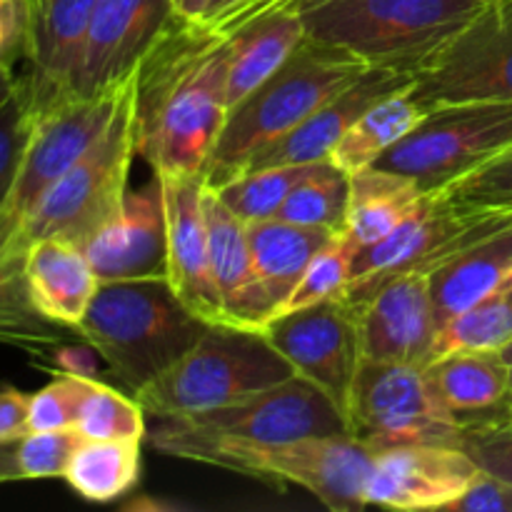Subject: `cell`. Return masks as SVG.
Listing matches in <instances>:
<instances>
[{
	"mask_svg": "<svg viewBox=\"0 0 512 512\" xmlns=\"http://www.w3.org/2000/svg\"><path fill=\"white\" fill-rule=\"evenodd\" d=\"M230 40L173 18L135 70L138 155L155 173H203L225 118Z\"/></svg>",
	"mask_w": 512,
	"mask_h": 512,
	"instance_id": "1",
	"label": "cell"
},
{
	"mask_svg": "<svg viewBox=\"0 0 512 512\" xmlns=\"http://www.w3.org/2000/svg\"><path fill=\"white\" fill-rule=\"evenodd\" d=\"M153 420L148 430L150 445L170 458L248 475L275 488L298 485L335 512H355L368 505L365 490L378 450L353 435L253 443L193 433L160 418Z\"/></svg>",
	"mask_w": 512,
	"mask_h": 512,
	"instance_id": "2",
	"label": "cell"
},
{
	"mask_svg": "<svg viewBox=\"0 0 512 512\" xmlns=\"http://www.w3.org/2000/svg\"><path fill=\"white\" fill-rule=\"evenodd\" d=\"M365 68L368 63L348 50L305 35L298 50L230 110L203 170L205 185L215 190L243 173Z\"/></svg>",
	"mask_w": 512,
	"mask_h": 512,
	"instance_id": "3",
	"label": "cell"
},
{
	"mask_svg": "<svg viewBox=\"0 0 512 512\" xmlns=\"http://www.w3.org/2000/svg\"><path fill=\"white\" fill-rule=\"evenodd\" d=\"M213 323L180 300L168 278L100 283L75 333L133 395L178 363Z\"/></svg>",
	"mask_w": 512,
	"mask_h": 512,
	"instance_id": "4",
	"label": "cell"
},
{
	"mask_svg": "<svg viewBox=\"0 0 512 512\" xmlns=\"http://www.w3.org/2000/svg\"><path fill=\"white\" fill-rule=\"evenodd\" d=\"M483 0H305V35L335 45L368 65L413 70L463 28Z\"/></svg>",
	"mask_w": 512,
	"mask_h": 512,
	"instance_id": "5",
	"label": "cell"
},
{
	"mask_svg": "<svg viewBox=\"0 0 512 512\" xmlns=\"http://www.w3.org/2000/svg\"><path fill=\"white\" fill-rule=\"evenodd\" d=\"M293 375V365L260 330L218 323L135 400L148 418H175L223 408Z\"/></svg>",
	"mask_w": 512,
	"mask_h": 512,
	"instance_id": "6",
	"label": "cell"
},
{
	"mask_svg": "<svg viewBox=\"0 0 512 512\" xmlns=\"http://www.w3.org/2000/svg\"><path fill=\"white\" fill-rule=\"evenodd\" d=\"M138 158L135 133V75L103 138L60 175L23 218V235L33 240L60 238L83 248L120 213L128 178Z\"/></svg>",
	"mask_w": 512,
	"mask_h": 512,
	"instance_id": "7",
	"label": "cell"
},
{
	"mask_svg": "<svg viewBox=\"0 0 512 512\" xmlns=\"http://www.w3.org/2000/svg\"><path fill=\"white\" fill-rule=\"evenodd\" d=\"M508 223H512V210L475 208L445 193H425L393 233L355 250L343 298L360 308L393 278L430 275L460 250Z\"/></svg>",
	"mask_w": 512,
	"mask_h": 512,
	"instance_id": "8",
	"label": "cell"
},
{
	"mask_svg": "<svg viewBox=\"0 0 512 512\" xmlns=\"http://www.w3.org/2000/svg\"><path fill=\"white\" fill-rule=\"evenodd\" d=\"M512 148V103L435 105L370 168L440 193Z\"/></svg>",
	"mask_w": 512,
	"mask_h": 512,
	"instance_id": "9",
	"label": "cell"
},
{
	"mask_svg": "<svg viewBox=\"0 0 512 512\" xmlns=\"http://www.w3.org/2000/svg\"><path fill=\"white\" fill-rule=\"evenodd\" d=\"M413 73L410 93L425 110L448 103H512V0H485Z\"/></svg>",
	"mask_w": 512,
	"mask_h": 512,
	"instance_id": "10",
	"label": "cell"
},
{
	"mask_svg": "<svg viewBox=\"0 0 512 512\" xmlns=\"http://www.w3.org/2000/svg\"><path fill=\"white\" fill-rule=\"evenodd\" d=\"M348 430L370 448L458 445L463 428L418 365L363 360L348 405Z\"/></svg>",
	"mask_w": 512,
	"mask_h": 512,
	"instance_id": "11",
	"label": "cell"
},
{
	"mask_svg": "<svg viewBox=\"0 0 512 512\" xmlns=\"http://www.w3.org/2000/svg\"><path fill=\"white\" fill-rule=\"evenodd\" d=\"M160 420L180 430L253 443L350 435L348 420L338 405L298 373L223 408Z\"/></svg>",
	"mask_w": 512,
	"mask_h": 512,
	"instance_id": "12",
	"label": "cell"
},
{
	"mask_svg": "<svg viewBox=\"0 0 512 512\" xmlns=\"http://www.w3.org/2000/svg\"><path fill=\"white\" fill-rule=\"evenodd\" d=\"M260 333L293 365L298 375L318 385L348 420L350 393L363 363L360 310L335 295L308 308L278 313Z\"/></svg>",
	"mask_w": 512,
	"mask_h": 512,
	"instance_id": "13",
	"label": "cell"
},
{
	"mask_svg": "<svg viewBox=\"0 0 512 512\" xmlns=\"http://www.w3.org/2000/svg\"><path fill=\"white\" fill-rule=\"evenodd\" d=\"M133 75L98 93H63L38 103L33 135L25 148L18 183L10 195V203L20 213H28L35 200L103 138L128 93Z\"/></svg>",
	"mask_w": 512,
	"mask_h": 512,
	"instance_id": "14",
	"label": "cell"
},
{
	"mask_svg": "<svg viewBox=\"0 0 512 512\" xmlns=\"http://www.w3.org/2000/svg\"><path fill=\"white\" fill-rule=\"evenodd\" d=\"M480 473L460 445L410 443L375 453L365 500L390 510H445Z\"/></svg>",
	"mask_w": 512,
	"mask_h": 512,
	"instance_id": "15",
	"label": "cell"
},
{
	"mask_svg": "<svg viewBox=\"0 0 512 512\" xmlns=\"http://www.w3.org/2000/svg\"><path fill=\"white\" fill-rule=\"evenodd\" d=\"M363 360L428 368L440 355V323L428 275H400L360 305Z\"/></svg>",
	"mask_w": 512,
	"mask_h": 512,
	"instance_id": "16",
	"label": "cell"
},
{
	"mask_svg": "<svg viewBox=\"0 0 512 512\" xmlns=\"http://www.w3.org/2000/svg\"><path fill=\"white\" fill-rule=\"evenodd\" d=\"M100 283L168 278V220L163 180L155 173L128 190L120 213L83 245Z\"/></svg>",
	"mask_w": 512,
	"mask_h": 512,
	"instance_id": "17",
	"label": "cell"
},
{
	"mask_svg": "<svg viewBox=\"0 0 512 512\" xmlns=\"http://www.w3.org/2000/svg\"><path fill=\"white\" fill-rule=\"evenodd\" d=\"M168 220V283L208 323H223V303L210 270L203 173H158Z\"/></svg>",
	"mask_w": 512,
	"mask_h": 512,
	"instance_id": "18",
	"label": "cell"
},
{
	"mask_svg": "<svg viewBox=\"0 0 512 512\" xmlns=\"http://www.w3.org/2000/svg\"><path fill=\"white\" fill-rule=\"evenodd\" d=\"M173 18V0H98L75 93L128 80Z\"/></svg>",
	"mask_w": 512,
	"mask_h": 512,
	"instance_id": "19",
	"label": "cell"
},
{
	"mask_svg": "<svg viewBox=\"0 0 512 512\" xmlns=\"http://www.w3.org/2000/svg\"><path fill=\"white\" fill-rule=\"evenodd\" d=\"M415 73L398 65H368L350 85L325 100L313 115L303 120L285 138L270 145L245 170L273 168V165H308L330 160L335 145L340 143L350 125L380 98L413 90ZM243 170V173H245Z\"/></svg>",
	"mask_w": 512,
	"mask_h": 512,
	"instance_id": "20",
	"label": "cell"
},
{
	"mask_svg": "<svg viewBox=\"0 0 512 512\" xmlns=\"http://www.w3.org/2000/svg\"><path fill=\"white\" fill-rule=\"evenodd\" d=\"M98 0H25L28 83L38 103L75 93Z\"/></svg>",
	"mask_w": 512,
	"mask_h": 512,
	"instance_id": "21",
	"label": "cell"
},
{
	"mask_svg": "<svg viewBox=\"0 0 512 512\" xmlns=\"http://www.w3.org/2000/svg\"><path fill=\"white\" fill-rule=\"evenodd\" d=\"M205 220H208L210 270L223 303V323L263 330L273 315L255 280L248 223H243L208 185H205Z\"/></svg>",
	"mask_w": 512,
	"mask_h": 512,
	"instance_id": "22",
	"label": "cell"
},
{
	"mask_svg": "<svg viewBox=\"0 0 512 512\" xmlns=\"http://www.w3.org/2000/svg\"><path fill=\"white\" fill-rule=\"evenodd\" d=\"M425 370L463 430L512 418L510 373L500 350H448Z\"/></svg>",
	"mask_w": 512,
	"mask_h": 512,
	"instance_id": "23",
	"label": "cell"
},
{
	"mask_svg": "<svg viewBox=\"0 0 512 512\" xmlns=\"http://www.w3.org/2000/svg\"><path fill=\"white\" fill-rule=\"evenodd\" d=\"M25 275L38 313L68 330L78 328L100 285L85 250L60 238L30 243Z\"/></svg>",
	"mask_w": 512,
	"mask_h": 512,
	"instance_id": "24",
	"label": "cell"
},
{
	"mask_svg": "<svg viewBox=\"0 0 512 512\" xmlns=\"http://www.w3.org/2000/svg\"><path fill=\"white\" fill-rule=\"evenodd\" d=\"M508 278H512V223L475 240L428 275L440 333L455 315L473 308Z\"/></svg>",
	"mask_w": 512,
	"mask_h": 512,
	"instance_id": "25",
	"label": "cell"
},
{
	"mask_svg": "<svg viewBox=\"0 0 512 512\" xmlns=\"http://www.w3.org/2000/svg\"><path fill=\"white\" fill-rule=\"evenodd\" d=\"M335 235L338 233L295 225L280 218L248 223L255 280L273 318L283 310L285 300L290 298L313 255L325 248Z\"/></svg>",
	"mask_w": 512,
	"mask_h": 512,
	"instance_id": "26",
	"label": "cell"
},
{
	"mask_svg": "<svg viewBox=\"0 0 512 512\" xmlns=\"http://www.w3.org/2000/svg\"><path fill=\"white\" fill-rule=\"evenodd\" d=\"M225 38L230 40L225 85V105L230 113L298 50L305 40V25L298 13H278L255 20Z\"/></svg>",
	"mask_w": 512,
	"mask_h": 512,
	"instance_id": "27",
	"label": "cell"
},
{
	"mask_svg": "<svg viewBox=\"0 0 512 512\" xmlns=\"http://www.w3.org/2000/svg\"><path fill=\"white\" fill-rule=\"evenodd\" d=\"M423 190L403 175L365 168L350 175V210L345 238L355 250L393 233L423 200Z\"/></svg>",
	"mask_w": 512,
	"mask_h": 512,
	"instance_id": "28",
	"label": "cell"
},
{
	"mask_svg": "<svg viewBox=\"0 0 512 512\" xmlns=\"http://www.w3.org/2000/svg\"><path fill=\"white\" fill-rule=\"evenodd\" d=\"M428 110L413 98L410 90L393 93L370 105L348 128L330 153V163L348 175L370 168L385 150L403 140Z\"/></svg>",
	"mask_w": 512,
	"mask_h": 512,
	"instance_id": "29",
	"label": "cell"
},
{
	"mask_svg": "<svg viewBox=\"0 0 512 512\" xmlns=\"http://www.w3.org/2000/svg\"><path fill=\"white\" fill-rule=\"evenodd\" d=\"M30 240L20 230L18 238L0 253V343L25 350L50 348L63 340V325L38 313L28 290L25 260Z\"/></svg>",
	"mask_w": 512,
	"mask_h": 512,
	"instance_id": "30",
	"label": "cell"
},
{
	"mask_svg": "<svg viewBox=\"0 0 512 512\" xmlns=\"http://www.w3.org/2000/svg\"><path fill=\"white\" fill-rule=\"evenodd\" d=\"M140 443L143 440L83 438L65 468L63 480L90 503H113L138 483Z\"/></svg>",
	"mask_w": 512,
	"mask_h": 512,
	"instance_id": "31",
	"label": "cell"
},
{
	"mask_svg": "<svg viewBox=\"0 0 512 512\" xmlns=\"http://www.w3.org/2000/svg\"><path fill=\"white\" fill-rule=\"evenodd\" d=\"M350 210V175L320 160L308 170L303 180L290 190L278 218L295 225H310L343 235L348 228Z\"/></svg>",
	"mask_w": 512,
	"mask_h": 512,
	"instance_id": "32",
	"label": "cell"
},
{
	"mask_svg": "<svg viewBox=\"0 0 512 512\" xmlns=\"http://www.w3.org/2000/svg\"><path fill=\"white\" fill-rule=\"evenodd\" d=\"M313 165L315 163L273 165V168L245 170V173L235 175L233 180L215 188V193L243 223L278 218L290 190L308 175Z\"/></svg>",
	"mask_w": 512,
	"mask_h": 512,
	"instance_id": "33",
	"label": "cell"
},
{
	"mask_svg": "<svg viewBox=\"0 0 512 512\" xmlns=\"http://www.w3.org/2000/svg\"><path fill=\"white\" fill-rule=\"evenodd\" d=\"M510 340L512 278L445 325L443 333H440V353H448V350H503Z\"/></svg>",
	"mask_w": 512,
	"mask_h": 512,
	"instance_id": "34",
	"label": "cell"
},
{
	"mask_svg": "<svg viewBox=\"0 0 512 512\" xmlns=\"http://www.w3.org/2000/svg\"><path fill=\"white\" fill-rule=\"evenodd\" d=\"M145 410L135 398H125L118 390L85 378L83 395H80L75 430L88 440H143L148 435L145 428Z\"/></svg>",
	"mask_w": 512,
	"mask_h": 512,
	"instance_id": "35",
	"label": "cell"
},
{
	"mask_svg": "<svg viewBox=\"0 0 512 512\" xmlns=\"http://www.w3.org/2000/svg\"><path fill=\"white\" fill-rule=\"evenodd\" d=\"M35 113H38V100L33 85L23 75L13 95L0 105V208L8 203L18 183L25 148L33 135Z\"/></svg>",
	"mask_w": 512,
	"mask_h": 512,
	"instance_id": "36",
	"label": "cell"
},
{
	"mask_svg": "<svg viewBox=\"0 0 512 512\" xmlns=\"http://www.w3.org/2000/svg\"><path fill=\"white\" fill-rule=\"evenodd\" d=\"M355 248L345 235H335L325 248H320L300 275L298 285L290 298L285 300L280 313L288 310L308 308V305L323 303V300L343 295L350 283V268H353Z\"/></svg>",
	"mask_w": 512,
	"mask_h": 512,
	"instance_id": "37",
	"label": "cell"
},
{
	"mask_svg": "<svg viewBox=\"0 0 512 512\" xmlns=\"http://www.w3.org/2000/svg\"><path fill=\"white\" fill-rule=\"evenodd\" d=\"M83 435L75 428L28 433L18 440V458L23 480L63 478Z\"/></svg>",
	"mask_w": 512,
	"mask_h": 512,
	"instance_id": "38",
	"label": "cell"
},
{
	"mask_svg": "<svg viewBox=\"0 0 512 512\" xmlns=\"http://www.w3.org/2000/svg\"><path fill=\"white\" fill-rule=\"evenodd\" d=\"M85 378L80 373H60L50 380L45 388L30 395L28 405V430L43 433V430H65L75 428L78 418L80 395H83Z\"/></svg>",
	"mask_w": 512,
	"mask_h": 512,
	"instance_id": "39",
	"label": "cell"
},
{
	"mask_svg": "<svg viewBox=\"0 0 512 512\" xmlns=\"http://www.w3.org/2000/svg\"><path fill=\"white\" fill-rule=\"evenodd\" d=\"M440 193L475 208L512 210V148Z\"/></svg>",
	"mask_w": 512,
	"mask_h": 512,
	"instance_id": "40",
	"label": "cell"
},
{
	"mask_svg": "<svg viewBox=\"0 0 512 512\" xmlns=\"http://www.w3.org/2000/svg\"><path fill=\"white\" fill-rule=\"evenodd\" d=\"M458 445L480 470L512 485V418L463 430Z\"/></svg>",
	"mask_w": 512,
	"mask_h": 512,
	"instance_id": "41",
	"label": "cell"
},
{
	"mask_svg": "<svg viewBox=\"0 0 512 512\" xmlns=\"http://www.w3.org/2000/svg\"><path fill=\"white\" fill-rule=\"evenodd\" d=\"M448 512H512V485L480 470L473 483L445 508Z\"/></svg>",
	"mask_w": 512,
	"mask_h": 512,
	"instance_id": "42",
	"label": "cell"
},
{
	"mask_svg": "<svg viewBox=\"0 0 512 512\" xmlns=\"http://www.w3.org/2000/svg\"><path fill=\"white\" fill-rule=\"evenodd\" d=\"M305 0H243L235 8L225 10L218 18L208 20V23H200L215 35H230L235 30L245 28V25L255 23L260 18H268V15L278 13H298V8Z\"/></svg>",
	"mask_w": 512,
	"mask_h": 512,
	"instance_id": "43",
	"label": "cell"
},
{
	"mask_svg": "<svg viewBox=\"0 0 512 512\" xmlns=\"http://www.w3.org/2000/svg\"><path fill=\"white\" fill-rule=\"evenodd\" d=\"M25 55V0H0V65L15 70Z\"/></svg>",
	"mask_w": 512,
	"mask_h": 512,
	"instance_id": "44",
	"label": "cell"
},
{
	"mask_svg": "<svg viewBox=\"0 0 512 512\" xmlns=\"http://www.w3.org/2000/svg\"><path fill=\"white\" fill-rule=\"evenodd\" d=\"M30 395L15 388L0 390V443L28 435Z\"/></svg>",
	"mask_w": 512,
	"mask_h": 512,
	"instance_id": "45",
	"label": "cell"
},
{
	"mask_svg": "<svg viewBox=\"0 0 512 512\" xmlns=\"http://www.w3.org/2000/svg\"><path fill=\"white\" fill-rule=\"evenodd\" d=\"M23 218L25 215L20 213L10 200L0 208V253H3V250L20 235V230H23Z\"/></svg>",
	"mask_w": 512,
	"mask_h": 512,
	"instance_id": "46",
	"label": "cell"
},
{
	"mask_svg": "<svg viewBox=\"0 0 512 512\" xmlns=\"http://www.w3.org/2000/svg\"><path fill=\"white\" fill-rule=\"evenodd\" d=\"M18 440H5V443H0V485L23 480V470H20L18 458Z\"/></svg>",
	"mask_w": 512,
	"mask_h": 512,
	"instance_id": "47",
	"label": "cell"
},
{
	"mask_svg": "<svg viewBox=\"0 0 512 512\" xmlns=\"http://www.w3.org/2000/svg\"><path fill=\"white\" fill-rule=\"evenodd\" d=\"M210 3L213 0H173L175 18L188 20V23H200L205 18V13H208Z\"/></svg>",
	"mask_w": 512,
	"mask_h": 512,
	"instance_id": "48",
	"label": "cell"
},
{
	"mask_svg": "<svg viewBox=\"0 0 512 512\" xmlns=\"http://www.w3.org/2000/svg\"><path fill=\"white\" fill-rule=\"evenodd\" d=\"M18 80L20 78L15 75V70H8V68H3V65H0V105H3L5 100L10 98V95H13Z\"/></svg>",
	"mask_w": 512,
	"mask_h": 512,
	"instance_id": "49",
	"label": "cell"
},
{
	"mask_svg": "<svg viewBox=\"0 0 512 512\" xmlns=\"http://www.w3.org/2000/svg\"><path fill=\"white\" fill-rule=\"evenodd\" d=\"M238 3H243V0H213V3H210V8H208V13H205V18L200 20V23H208V20L218 18V15H223L225 10L235 8Z\"/></svg>",
	"mask_w": 512,
	"mask_h": 512,
	"instance_id": "50",
	"label": "cell"
},
{
	"mask_svg": "<svg viewBox=\"0 0 512 512\" xmlns=\"http://www.w3.org/2000/svg\"><path fill=\"white\" fill-rule=\"evenodd\" d=\"M500 353H503L505 363H508V373H510V395H512V340H510L508 345H505L503 350H500Z\"/></svg>",
	"mask_w": 512,
	"mask_h": 512,
	"instance_id": "51",
	"label": "cell"
},
{
	"mask_svg": "<svg viewBox=\"0 0 512 512\" xmlns=\"http://www.w3.org/2000/svg\"><path fill=\"white\" fill-rule=\"evenodd\" d=\"M483 3H485V0H483Z\"/></svg>",
	"mask_w": 512,
	"mask_h": 512,
	"instance_id": "52",
	"label": "cell"
}]
</instances>
